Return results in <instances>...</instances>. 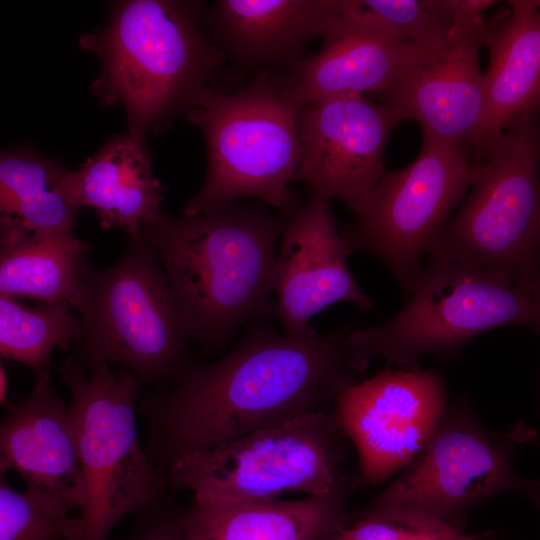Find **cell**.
<instances>
[{
  "label": "cell",
  "instance_id": "obj_7",
  "mask_svg": "<svg viewBox=\"0 0 540 540\" xmlns=\"http://www.w3.org/2000/svg\"><path fill=\"white\" fill-rule=\"evenodd\" d=\"M104 269H87L71 348L89 370L119 366L140 384L170 381L183 363L187 330L158 256L141 233Z\"/></svg>",
  "mask_w": 540,
  "mask_h": 540
},
{
  "label": "cell",
  "instance_id": "obj_5",
  "mask_svg": "<svg viewBox=\"0 0 540 540\" xmlns=\"http://www.w3.org/2000/svg\"><path fill=\"white\" fill-rule=\"evenodd\" d=\"M301 109L275 88L269 71L233 93L204 91L186 117L204 136L207 171L183 215L248 197L283 216L298 209L300 199L289 185L301 159Z\"/></svg>",
  "mask_w": 540,
  "mask_h": 540
},
{
  "label": "cell",
  "instance_id": "obj_8",
  "mask_svg": "<svg viewBox=\"0 0 540 540\" xmlns=\"http://www.w3.org/2000/svg\"><path fill=\"white\" fill-rule=\"evenodd\" d=\"M347 442L333 413L321 412L188 453L166 476L195 502L328 495L356 487Z\"/></svg>",
  "mask_w": 540,
  "mask_h": 540
},
{
  "label": "cell",
  "instance_id": "obj_17",
  "mask_svg": "<svg viewBox=\"0 0 540 540\" xmlns=\"http://www.w3.org/2000/svg\"><path fill=\"white\" fill-rule=\"evenodd\" d=\"M339 20V0H218L203 11L205 30L226 60L259 72L293 64Z\"/></svg>",
  "mask_w": 540,
  "mask_h": 540
},
{
  "label": "cell",
  "instance_id": "obj_6",
  "mask_svg": "<svg viewBox=\"0 0 540 540\" xmlns=\"http://www.w3.org/2000/svg\"><path fill=\"white\" fill-rule=\"evenodd\" d=\"M539 156L535 109L474 158L469 194L430 254L540 285Z\"/></svg>",
  "mask_w": 540,
  "mask_h": 540
},
{
  "label": "cell",
  "instance_id": "obj_20",
  "mask_svg": "<svg viewBox=\"0 0 540 540\" xmlns=\"http://www.w3.org/2000/svg\"><path fill=\"white\" fill-rule=\"evenodd\" d=\"M351 490L298 500L195 502L184 511V540H320L351 518Z\"/></svg>",
  "mask_w": 540,
  "mask_h": 540
},
{
  "label": "cell",
  "instance_id": "obj_10",
  "mask_svg": "<svg viewBox=\"0 0 540 540\" xmlns=\"http://www.w3.org/2000/svg\"><path fill=\"white\" fill-rule=\"evenodd\" d=\"M467 145L423 137L416 159L385 173L350 209L354 220L340 233L348 253L382 260L408 294L471 184L474 158Z\"/></svg>",
  "mask_w": 540,
  "mask_h": 540
},
{
  "label": "cell",
  "instance_id": "obj_14",
  "mask_svg": "<svg viewBox=\"0 0 540 540\" xmlns=\"http://www.w3.org/2000/svg\"><path fill=\"white\" fill-rule=\"evenodd\" d=\"M402 120L390 104L360 93L306 104L298 117L301 159L294 181L305 183L311 197L337 198L351 208L385 174L384 150Z\"/></svg>",
  "mask_w": 540,
  "mask_h": 540
},
{
  "label": "cell",
  "instance_id": "obj_21",
  "mask_svg": "<svg viewBox=\"0 0 540 540\" xmlns=\"http://www.w3.org/2000/svg\"><path fill=\"white\" fill-rule=\"evenodd\" d=\"M80 205L91 208L106 230L129 238L163 211L165 188L154 174L145 141L116 135L74 171Z\"/></svg>",
  "mask_w": 540,
  "mask_h": 540
},
{
  "label": "cell",
  "instance_id": "obj_4",
  "mask_svg": "<svg viewBox=\"0 0 540 540\" xmlns=\"http://www.w3.org/2000/svg\"><path fill=\"white\" fill-rule=\"evenodd\" d=\"M391 319L349 330L345 343L365 364L383 358L400 369L419 367L428 354L456 356L487 331L522 326L540 330V285L521 284L503 275L472 269L430 254Z\"/></svg>",
  "mask_w": 540,
  "mask_h": 540
},
{
  "label": "cell",
  "instance_id": "obj_23",
  "mask_svg": "<svg viewBox=\"0 0 540 540\" xmlns=\"http://www.w3.org/2000/svg\"><path fill=\"white\" fill-rule=\"evenodd\" d=\"M89 248L72 230L0 237V295L65 303L75 311Z\"/></svg>",
  "mask_w": 540,
  "mask_h": 540
},
{
  "label": "cell",
  "instance_id": "obj_3",
  "mask_svg": "<svg viewBox=\"0 0 540 540\" xmlns=\"http://www.w3.org/2000/svg\"><path fill=\"white\" fill-rule=\"evenodd\" d=\"M199 1L129 0L111 5L108 25L80 38L101 60L91 89L122 104L128 135L145 141L187 113L226 57L203 25Z\"/></svg>",
  "mask_w": 540,
  "mask_h": 540
},
{
  "label": "cell",
  "instance_id": "obj_25",
  "mask_svg": "<svg viewBox=\"0 0 540 540\" xmlns=\"http://www.w3.org/2000/svg\"><path fill=\"white\" fill-rule=\"evenodd\" d=\"M340 22L400 44H409L454 25L445 0H339Z\"/></svg>",
  "mask_w": 540,
  "mask_h": 540
},
{
  "label": "cell",
  "instance_id": "obj_1",
  "mask_svg": "<svg viewBox=\"0 0 540 540\" xmlns=\"http://www.w3.org/2000/svg\"><path fill=\"white\" fill-rule=\"evenodd\" d=\"M349 330L291 336L255 327L213 363L183 361L172 386L141 406L148 457L166 474L188 453L327 412L367 367L345 343Z\"/></svg>",
  "mask_w": 540,
  "mask_h": 540
},
{
  "label": "cell",
  "instance_id": "obj_22",
  "mask_svg": "<svg viewBox=\"0 0 540 540\" xmlns=\"http://www.w3.org/2000/svg\"><path fill=\"white\" fill-rule=\"evenodd\" d=\"M81 209L74 171L33 151H0V237L70 231Z\"/></svg>",
  "mask_w": 540,
  "mask_h": 540
},
{
  "label": "cell",
  "instance_id": "obj_11",
  "mask_svg": "<svg viewBox=\"0 0 540 540\" xmlns=\"http://www.w3.org/2000/svg\"><path fill=\"white\" fill-rule=\"evenodd\" d=\"M525 430H488L470 408L447 411L435 432L400 476L364 511L408 513L464 526L469 509L492 496L535 497L538 483L513 467Z\"/></svg>",
  "mask_w": 540,
  "mask_h": 540
},
{
  "label": "cell",
  "instance_id": "obj_16",
  "mask_svg": "<svg viewBox=\"0 0 540 540\" xmlns=\"http://www.w3.org/2000/svg\"><path fill=\"white\" fill-rule=\"evenodd\" d=\"M0 471H16L27 490L70 512L84 506L72 418L54 389L49 369L37 373L30 394L0 419Z\"/></svg>",
  "mask_w": 540,
  "mask_h": 540
},
{
  "label": "cell",
  "instance_id": "obj_2",
  "mask_svg": "<svg viewBox=\"0 0 540 540\" xmlns=\"http://www.w3.org/2000/svg\"><path fill=\"white\" fill-rule=\"evenodd\" d=\"M283 226V215L232 201L189 216L162 211L143 228L180 304L187 337L203 353L225 348L240 325L274 311Z\"/></svg>",
  "mask_w": 540,
  "mask_h": 540
},
{
  "label": "cell",
  "instance_id": "obj_12",
  "mask_svg": "<svg viewBox=\"0 0 540 540\" xmlns=\"http://www.w3.org/2000/svg\"><path fill=\"white\" fill-rule=\"evenodd\" d=\"M333 413L358 459L356 486L383 482L423 450L448 411L447 390L434 369L387 368L345 385Z\"/></svg>",
  "mask_w": 540,
  "mask_h": 540
},
{
  "label": "cell",
  "instance_id": "obj_24",
  "mask_svg": "<svg viewBox=\"0 0 540 540\" xmlns=\"http://www.w3.org/2000/svg\"><path fill=\"white\" fill-rule=\"evenodd\" d=\"M80 319L65 303L25 306L0 295V357L21 362L36 374L49 369L55 348H71Z\"/></svg>",
  "mask_w": 540,
  "mask_h": 540
},
{
  "label": "cell",
  "instance_id": "obj_9",
  "mask_svg": "<svg viewBox=\"0 0 540 540\" xmlns=\"http://www.w3.org/2000/svg\"><path fill=\"white\" fill-rule=\"evenodd\" d=\"M59 374L71 391L68 409L84 479L81 540H109L122 518L147 509L169 487L138 437L141 384L127 371L109 366L85 374L72 358L63 361Z\"/></svg>",
  "mask_w": 540,
  "mask_h": 540
},
{
  "label": "cell",
  "instance_id": "obj_26",
  "mask_svg": "<svg viewBox=\"0 0 540 540\" xmlns=\"http://www.w3.org/2000/svg\"><path fill=\"white\" fill-rule=\"evenodd\" d=\"M0 471V540H81L82 522L29 490L16 491Z\"/></svg>",
  "mask_w": 540,
  "mask_h": 540
},
{
  "label": "cell",
  "instance_id": "obj_18",
  "mask_svg": "<svg viewBox=\"0 0 540 540\" xmlns=\"http://www.w3.org/2000/svg\"><path fill=\"white\" fill-rule=\"evenodd\" d=\"M504 16L489 20L483 45L485 113L472 150L482 154L518 117L539 109L540 2L512 0Z\"/></svg>",
  "mask_w": 540,
  "mask_h": 540
},
{
  "label": "cell",
  "instance_id": "obj_27",
  "mask_svg": "<svg viewBox=\"0 0 540 540\" xmlns=\"http://www.w3.org/2000/svg\"><path fill=\"white\" fill-rule=\"evenodd\" d=\"M341 533L349 540H493L494 532L468 533L463 525L394 511H364Z\"/></svg>",
  "mask_w": 540,
  "mask_h": 540
},
{
  "label": "cell",
  "instance_id": "obj_15",
  "mask_svg": "<svg viewBox=\"0 0 540 540\" xmlns=\"http://www.w3.org/2000/svg\"><path fill=\"white\" fill-rule=\"evenodd\" d=\"M280 237L273 294L274 311L285 334L302 336L313 331L310 319L337 302L373 308L372 299L349 270V253L328 200L310 197L284 216Z\"/></svg>",
  "mask_w": 540,
  "mask_h": 540
},
{
  "label": "cell",
  "instance_id": "obj_30",
  "mask_svg": "<svg viewBox=\"0 0 540 540\" xmlns=\"http://www.w3.org/2000/svg\"><path fill=\"white\" fill-rule=\"evenodd\" d=\"M4 393H5V377H4L3 371H2V369L0 367V400L4 396Z\"/></svg>",
  "mask_w": 540,
  "mask_h": 540
},
{
  "label": "cell",
  "instance_id": "obj_28",
  "mask_svg": "<svg viewBox=\"0 0 540 540\" xmlns=\"http://www.w3.org/2000/svg\"><path fill=\"white\" fill-rule=\"evenodd\" d=\"M165 495L140 512V521L125 540H184V511L175 507Z\"/></svg>",
  "mask_w": 540,
  "mask_h": 540
},
{
  "label": "cell",
  "instance_id": "obj_29",
  "mask_svg": "<svg viewBox=\"0 0 540 540\" xmlns=\"http://www.w3.org/2000/svg\"><path fill=\"white\" fill-rule=\"evenodd\" d=\"M344 528V527H343ZM320 540H349L342 533L341 529L336 530L322 537Z\"/></svg>",
  "mask_w": 540,
  "mask_h": 540
},
{
  "label": "cell",
  "instance_id": "obj_13",
  "mask_svg": "<svg viewBox=\"0 0 540 540\" xmlns=\"http://www.w3.org/2000/svg\"><path fill=\"white\" fill-rule=\"evenodd\" d=\"M488 21L454 25L404 46L380 94L404 119L417 121L423 137L472 147L485 113L480 50Z\"/></svg>",
  "mask_w": 540,
  "mask_h": 540
},
{
  "label": "cell",
  "instance_id": "obj_19",
  "mask_svg": "<svg viewBox=\"0 0 540 540\" xmlns=\"http://www.w3.org/2000/svg\"><path fill=\"white\" fill-rule=\"evenodd\" d=\"M322 48L271 75L289 101L306 104L342 94L381 93L393 78L404 46L374 32L340 22Z\"/></svg>",
  "mask_w": 540,
  "mask_h": 540
}]
</instances>
